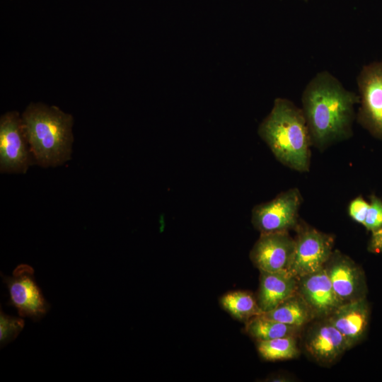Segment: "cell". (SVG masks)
I'll return each instance as SVG.
<instances>
[{
    "label": "cell",
    "mask_w": 382,
    "mask_h": 382,
    "mask_svg": "<svg viewBox=\"0 0 382 382\" xmlns=\"http://www.w3.org/2000/svg\"><path fill=\"white\" fill-rule=\"evenodd\" d=\"M301 100L316 146L323 149L352 134L354 105L359 103V96L347 90L330 72H318L306 85Z\"/></svg>",
    "instance_id": "1"
},
{
    "label": "cell",
    "mask_w": 382,
    "mask_h": 382,
    "mask_svg": "<svg viewBox=\"0 0 382 382\" xmlns=\"http://www.w3.org/2000/svg\"><path fill=\"white\" fill-rule=\"evenodd\" d=\"M258 133L282 164L297 171L308 170L311 135L303 110L292 102L277 98Z\"/></svg>",
    "instance_id": "2"
},
{
    "label": "cell",
    "mask_w": 382,
    "mask_h": 382,
    "mask_svg": "<svg viewBox=\"0 0 382 382\" xmlns=\"http://www.w3.org/2000/svg\"><path fill=\"white\" fill-rule=\"evenodd\" d=\"M21 119L30 152L39 165L56 166L70 158L73 142L71 115L56 106L32 103Z\"/></svg>",
    "instance_id": "3"
},
{
    "label": "cell",
    "mask_w": 382,
    "mask_h": 382,
    "mask_svg": "<svg viewBox=\"0 0 382 382\" xmlns=\"http://www.w3.org/2000/svg\"><path fill=\"white\" fill-rule=\"evenodd\" d=\"M1 275L8 291V304L15 307L21 317L38 321L47 313L50 306L36 283L30 266L22 264L14 270L12 276Z\"/></svg>",
    "instance_id": "4"
},
{
    "label": "cell",
    "mask_w": 382,
    "mask_h": 382,
    "mask_svg": "<svg viewBox=\"0 0 382 382\" xmlns=\"http://www.w3.org/2000/svg\"><path fill=\"white\" fill-rule=\"evenodd\" d=\"M333 240L313 228L301 230L296 240L287 272L299 278L323 267L332 254Z\"/></svg>",
    "instance_id": "5"
},
{
    "label": "cell",
    "mask_w": 382,
    "mask_h": 382,
    "mask_svg": "<svg viewBox=\"0 0 382 382\" xmlns=\"http://www.w3.org/2000/svg\"><path fill=\"white\" fill-rule=\"evenodd\" d=\"M301 202L296 188L281 192L273 199L253 209V225L261 233L287 231L296 224Z\"/></svg>",
    "instance_id": "6"
},
{
    "label": "cell",
    "mask_w": 382,
    "mask_h": 382,
    "mask_svg": "<svg viewBox=\"0 0 382 382\" xmlns=\"http://www.w3.org/2000/svg\"><path fill=\"white\" fill-rule=\"evenodd\" d=\"M357 81L361 101L358 120L382 138V62L364 66Z\"/></svg>",
    "instance_id": "7"
},
{
    "label": "cell",
    "mask_w": 382,
    "mask_h": 382,
    "mask_svg": "<svg viewBox=\"0 0 382 382\" xmlns=\"http://www.w3.org/2000/svg\"><path fill=\"white\" fill-rule=\"evenodd\" d=\"M22 119L16 111L5 113L0 120V168L1 172L25 173L30 157Z\"/></svg>",
    "instance_id": "8"
},
{
    "label": "cell",
    "mask_w": 382,
    "mask_h": 382,
    "mask_svg": "<svg viewBox=\"0 0 382 382\" xmlns=\"http://www.w3.org/2000/svg\"><path fill=\"white\" fill-rule=\"evenodd\" d=\"M295 245L287 231L262 233L250 257L260 272L287 271Z\"/></svg>",
    "instance_id": "9"
},
{
    "label": "cell",
    "mask_w": 382,
    "mask_h": 382,
    "mask_svg": "<svg viewBox=\"0 0 382 382\" xmlns=\"http://www.w3.org/2000/svg\"><path fill=\"white\" fill-rule=\"evenodd\" d=\"M301 297L317 315L331 314L343 302L335 294L325 268L299 279Z\"/></svg>",
    "instance_id": "10"
},
{
    "label": "cell",
    "mask_w": 382,
    "mask_h": 382,
    "mask_svg": "<svg viewBox=\"0 0 382 382\" xmlns=\"http://www.w3.org/2000/svg\"><path fill=\"white\" fill-rule=\"evenodd\" d=\"M369 313L368 303L361 297L342 303L331 313L328 320L342 334L351 347L364 335Z\"/></svg>",
    "instance_id": "11"
},
{
    "label": "cell",
    "mask_w": 382,
    "mask_h": 382,
    "mask_svg": "<svg viewBox=\"0 0 382 382\" xmlns=\"http://www.w3.org/2000/svg\"><path fill=\"white\" fill-rule=\"evenodd\" d=\"M308 352L320 362H330L350 346L342 334L329 320L315 327L306 342Z\"/></svg>",
    "instance_id": "12"
},
{
    "label": "cell",
    "mask_w": 382,
    "mask_h": 382,
    "mask_svg": "<svg viewBox=\"0 0 382 382\" xmlns=\"http://www.w3.org/2000/svg\"><path fill=\"white\" fill-rule=\"evenodd\" d=\"M297 279L287 271L260 272L257 303L263 313L270 311L294 295Z\"/></svg>",
    "instance_id": "13"
},
{
    "label": "cell",
    "mask_w": 382,
    "mask_h": 382,
    "mask_svg": "<svg viewBox=\"0 0 382 382\" xmlns=\"http://www.w3.org/2000/svg\"><path fill=\"white\" fill-rule=\"evenodd\" d=\"M333 289L343 302L361 298V275L359 269L349 259L337 256L328 268H325Z\"/></svg>",
    "instance_id": "14"
},
{
    "label": "cell",
    "mask_w": 382,
    "mask_h": 382,
    "mask_svg": "<svg viewBox=\"0 0 382 382\" xmlns=\"http://www.w3.org/2000/svg\"><path fill=\"white\" fill-rule=\"evenodd\" d=\"M221 307L234 318L248 322L263 313L253 296L244 291H229L220 299Z\"/></svg>",
    "instance_id": "15"
},
{
    "label": "cell",
    "mask_w": 382,
    "mask_h": 382,
    "mask_svg": "<svg viewBox=\"0 0 382 382\" xmlns=\"http://www.w3.org/2000/svg\"><path fill=\"white\" fill-rule=\"evenodd\" d=\"M310 309L302 297L293 295L270 311L262 314L280 323L299 327L309 318Z\"/></svg>",
    "instance_id": "16"
},
{
    "label": "cell",
    "mask_w": 382,
    "mask_h": 382,
    "mask_svg": "<svg viewBox=\"0 0 382 382\" xmlns=\"http://www.w3.org/2000/svg\"><path fill=\"white\" fill-rule=\"evenodd\" d=\"M296 328L298 327L280 323L261 314L249 320L245 330L251 337L260 341L292 336Z\"/></svg>",
    "instance_id": "17"
},
{
    "label": "cell",
    "mask_w": 382,
    "mask_h": 382,
    "mask_svg": "<svg viewBox=\"0 0 382 382\" xmlns=\"http://www.w3.org/2000/svg\"><path fill=\"white\" fill-rule=\"evenodd\" d=\"M257 350L261 357L268 361L292 359L298 354L292 336L258 341Z\"/></svg>",
    "instance_id": "18"
},
{
    "label": "cell",
    "mask_w": 382,
    "mask_h": 382,
    "mask_svg": "<svg viewBox=\"0 0 382 382\" xmlns=\"http://www.w3.org/2000/svg\"><path fill=\"white\" fill-rule=\"evenodd\" d=\"M24 320L18 317L0 313V344L1 347L15 340L24 327Z\"/></svg>",
    "instance_id": "19"
},
{
    "label": "cell",
    "mask_w": 382,
    "mask_h": 382,
    "mask_svg": "<svg viewBox=\"0 0 382 382\" xmlns=\"http://www.w3.org/2000/svg\"><path fill=\"white\" fill-rule=\"evenodd\" d=\"M363 225L372 233L382 228V201L375 195L371 197Z\"/></svg>",
    "instance_id": "20"
},
{
    "label": "cell",
    "mask_w": 382,
    "mask_h": 382,
    "mask_svg": "<svg viewBox=\"0 0 382 382\" xmlns=\"http://www.w3.org/2000/svg\"><path fill=\"white\" fill-rule=\"evenodd\" d=\"M369 204L362 197H358L353 199L349 206V214L353 220L362 224L364 223Z\"/></svg>",
    "instance_id": "21"
},
{
    "label": "cell",
    "mask_w": 382,
    "mask_h": 382,
    "mask_svg": "<svg viewBox=\"0 0 382 382\" xmlns=\"http://www.w3.org/2000/svg\"><path fill=\"white\" fill-rule=\"evenodd\" d=\"M369 250L373 253H382V228L372 233Z\"/></svg>",
    "instance_id": "22"
},
{
    "label": "cell",
    "mask_w": 382,
    "mask_h": 382,
    "mask_svg": "<svg viewBox=\"0 0 382 382\" xmlns=\"http://www.w3.org/2000/svg\"><path fill=\"white\" fill-rule=\"evenodd\" d=\"M302 1H303L305 2H308V0H302Z\"/></svg>",
    "instance_id": "23"
}]
</instances>
